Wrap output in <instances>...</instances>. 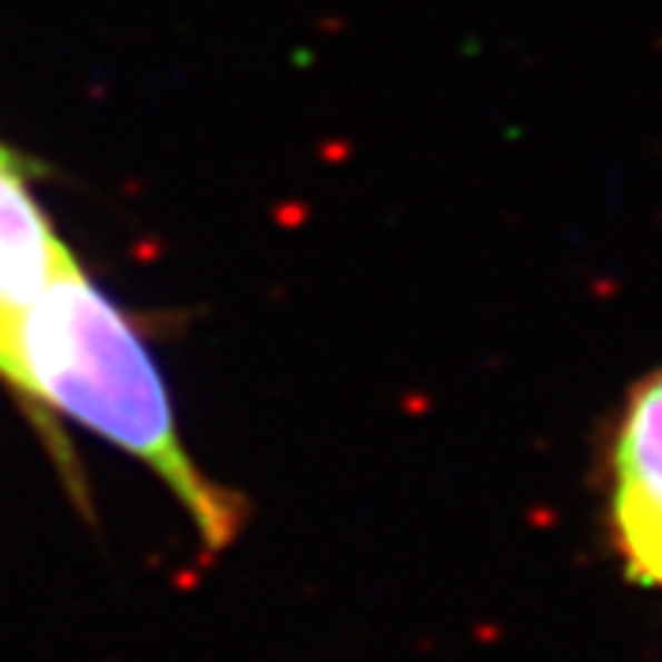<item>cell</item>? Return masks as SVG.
I'll return each mask as SVG.
<instances>
[{
    "label": "cell",
    "instance_id": "cell-1",
    "mask_svg": "<svg viewBox=\"0 0 662 662\" xmlns=\"http://www.w3.org/2000/svg\"><path fill=\"white\" fill-rule=\"evenodd\" d=\"M4 383L137 456L180 501L210 549L233 541L239 530L233 497L191 461L151 350L78 258L22 313Z\"/></svg>",
    "mask_w": 662,
    "mask_h": 662
},
{
    "label": "cell",
    "instance_id": "cell-2",
    "mask_svg": "<svg viewBox=\"0 0 662 662\" xmlns=\"http://www.w3.org/2000/svg\"><path fill=\"white\" fill-rule=\"evenodd\" d=\"M593 490L611 567L636 593L662 596V365L641 372L604 416Z\"/></svg>",
    "mask_w": 662,
    "mask_h": 662
},
{
    "label": "cell",
    "instance_id": "cell-3",
    "mask_svg": "<svg viewBox=\"0 0 662 662\" xmlns=\"http://www.w3.org/2000/svg\"><path fill=\"white\" fill-rule=\"evenodd\" d=\"M41 166L19 151H0V379L11 365V339L41 287L75 258L27 180Z\"/></svg>",
    "mask_w": 662,
    "mask_h": 662
},
{
    "label": "cell",
    "instance_id": "cell-4",
    "mask_svg": "<svg viewBox=\"0 0 662 662\" xmlns=\"http://www.w3.org/2000/svg\"><path fill=\"white\" fill-rule=\"evenodd\" d=\"M4 148H8V144H0V151H4Z\"/></svg>",
    "mask_w": 662,
    "mask_h": 662
}]
</instances>
